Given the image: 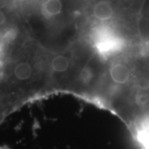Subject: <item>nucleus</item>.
I'll return each instance as SVG.
<instances>
[{"instance_id": "nucleus-3", "label": "nucleus", "mask_w": 149, "mask_h": 149, "mask_svg": "<svg viewBox=\"0 0 149 149\" xmlns=\"http://www.w3.org/2000/svg\"><path fill=\"white\" fill-rule=\"evenodd\" d=\"M94 16L100 21H107L113 15V10L110 3L106 1H100L93 8Z\"/></svg>"}, {"instance_id": "nucleus-6", "label": "nucleus", "mask_w": 149, "mask_h": 149, "mask_svg": "<svg viewBox=\"0 0 149 149\" xmlns=\"http://www.w3.org/2000/svg\"><path fill=\"white\" fill-rule=\"evenodd\" d=\"M136 104L139 107H146L149 104V94L147 91L139 90L134 96Z\"/></svg>"}, {"instance_id": "nucleus-4", "label": "nucleus", "mask_w": 149, "mask_h": 149, "mask_svg": "<svg viewBox=\"0 0 149 149\" xmlns=\"http://www.w3.org/2000/svg\"><path fill=\"white\" fill-rule=\"evenodd\" d=\"M43 8L49 16H56L62 10V3L61 0H47L44 3Z\"/></svg>"}, {"instance_id": "nucleus-2", "label": "nucleus", "mask_w": 149, "mask_h": 149, "mask_svg": "<svg viewBox=\"0 0 149 149\" xmlns=\"http://www.w3.org/2000/svg\"><path fill=\"white\" fill-rule=\"evenodd\" d=\"M109 74L114 83L123 85L130 79V70L126 65L117 63L112 65L109 70Z\"/></svg>"}, {"instance_id": "nucleus-1", "label": "nucleus", "mask_w": 149, "mask_h": 149, "mask_svg": "<svg viewBox=\"0 0 149 149\" xmlns=\"http://www.w3.org/2000/svg\"><path fill=\"white\" fill-rule=\"evenodd\" d=\"M13 79L20 82L29 80L33 74V67L32 64L27 61H21L17 62L12 70Z\"/></svg>"}, {"instance_id": "nucleus-8", "label": "nucleus", "mask_w": 149, "mask_h": 149, "mask_svg": "<svg viewBox=\"0 0 149 149\" xmlns=\"http://www.w3.org/2000/svg\"><path fill=\"white\" fill-rule=\"evenodd\" d=\"M7 22V16L6 13L3 11V9H0V27L5 25Z\"/></svg>"}, {"instance_id": "nucleus-9", "label": "nucleus", "mask_w": 149, "mask_h": 149, "mask_svg": "<svg viewBox=\"0 0 149 149\" xmlns=\"http://www.w3.org/2000/svg\"><path fill=\"white\" fill-rule=\"evenodd\" d=\"M8 0H0V9H3L7 6Z\"/></svg>"}, {"instance_id": "nucleus-7", "label": "nucleus", "mask_w": 149, "mask_h": 149, "mask_svg": "<svg viewBox=\"0 0 149 149\" xmlns=\"http://www.w3.org/2000/svg\"><path fill=\"white\" fill-rule=\"evenodd\" d=\"M80 80H82L83 82L88 83L91 80V78H92V73H91V70L88 69L87 67H85V68H84L80 71Z\"/></svg>"}, {"instance_id": "nucleus-5", "label": "nucleus", "mask_w": 149, "mask_h": 149, "mask_svg": "<svg viewBox=\"0 0 149 149\" xmlns=\"http://www.w3.org/2000/svg\"><path fill=\"white\" fill-rule=\"evenodd\" d=\"M69 60L64 56H57L52 61V68L56 72H65L69 68Z\"/></svg>"}]
</instances>
